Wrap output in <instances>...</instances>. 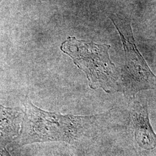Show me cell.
I'll return each mask as SVG.
<instances>
[{"label": "cell", "instance_id": "cell-1", "mask_svg": "<svg viewBox=\"0 0 156 156\" xmlns=\"http://www.w3.org/2000/svg\"><path fill=\"white\" fill-rule=\"evenodd\" d=\"M25 112L20 142L22 145L50 141L71 143L80 138L96 116H75L45 111L30 101Z\"/></svg>", "mask_w": 156, "mask_h": 156}, {"label": "cell", "instance_id": "cell-2", "mask_svg": "<svg viewBox=\"0 0 156 156\" xmlns=\"http://www.w3.org/2000/svg\"><path fill=\"white\" fill-rule=\"evenodd\" d=\"M110 48L107 44L98 45L68 37L62 44L61 50L85 73L91 89L101 88L109 93L120 89L116 68L109 55Z\"/></svg>", "mask_w": 156, "mask_h": 156}, {"label": "cell", "instance_id": "cell-3", "mask_svg": "<svg viewBox=\"0 0 156 156\" xmlns=\"http://www.w3.org/2000/svg\"><path fill=\"white\" fill-rule=\"evenodd\" d=\"M122 39L126 57L120 83L123 93L127 97H134L140 91L155 89L156 76L137 49L133 35L131 38L122 36Z\"/></svg>", "mask_w": 156, "mask_h": 156}, {"label": "cell", "instance_id": "cell-4", "mask_svg": "<svg viewBox=\"0 0 156 156\" xmlns=\"http://www.w3.org/2000/svg\"><path fill=\"white\" fill-rule=\"evenodd\" d=\"M131 125L135 138L140 146L146 150L156 147V135L151 128L146 103L136 102L131 111Z\"/></svg>", "mask_w": 156, "mask_h": 156}, {"label": "cell", "instance_id": "cell-5", "mask_svg": "<svg viewBox=\"0 0 156 156\" xmlns=\"http://www.w3.org/2000/svg\"><path fill=\"white\" fill-rule=\"evenodd\" d=\"M0 156H11L4 149H0Z\"/></svg>", "mask_w": 156, "mask_h": 156}, {"label": "cell", "instance_id": "cell-6", "mask_svg": "<svg viewBox=\"0 0 156 156\" xmlns=\"http://www.w3.org/2000/svg\"></svg>", "mask_w": 156, "mask_h": 156}]
</instances>
